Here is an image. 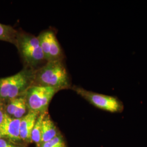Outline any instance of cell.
Masks as SVG:
<instances>
[{
	"label": "cell",
	"mask_w": 147,
	"mask_h": 147,
	"mask_svg": "<svg viewBox=\"0 0 147 147\" xmlns=\"http://www.w3.org/2000/svg\"><path fill=\"white\" fill-rule=\"evenodd\" d=\"M32 86L51 87L58 91L71 88L70 77L63 61H49L35 70Z\"/></svg>",
	"instance_id": "cell-1"
},
{
	"label": "cell",
	"mask_w": 147,
	"mask_h": 147,
	"mask_svg": "<svg viewBox=\"0 0 147 147\" xmlns=\"http://www.w3.org/2000/svg\"><path fill=\"white\" fill-rule=\"evenodd\" d=\"M16 47L23 61L24 67L35 70L47 62L38 37L19 31Z\"/></svg>",
	"instance_id": "cell-2"
},
{
	"label": "cell",
	"mask_w": 147,
	"mask_h": 147,
	"mask_svg": "<svg viewBox=\"0 0 147 147\" xmlns=\"http://www.w3.org/2000/svg\"><path fill=\"white\" fill-rule=\"evenodd\" d=\"M34 70L24 67L14 75L0 79V100H8L24 96L32 86Z\"/></svg>",
	"instance_id": "cell-3"
},
{
	"label": "cell",
	"mask_w": 147,
	"mask_h": 147,
	"mask_svg": "<svg viewBox=\"0 0 147 147\" xmlns=\"http://www.w3.org/2000/svg\"><path fill=\"white\" fill-rule=\"evenodd\" d=\"M57 92L51 87L31 86L24 95L28 110L39 113L47 112L49 103Z\"/></svg>",
	"instance_id": "cell-4"
},
{
	"label": "cell",
	"mask_w": 147,
	"mask_h": 147,
	"mask_svg": "<svg viewBox=\"0 0 147 147\" xmlns=\"http://www.w3.org/2000/svg\"><path fill=\"white\" fill-rule=\"evenodd\" d=\"M71 88L95 107L111 113H118L123 110L124 106L117 97L97 93L84 88L74 86Z\"/></svg>",
	"instance_id": "cell-5"
},
{
	"label": "cell",
	"mask_w": 147,
	"mask_h": 147,
	"mask_svg": "<svg viewBox=\"0 0 147 147\" xmlns=\"http://www.w3.org/2000/svg\"><path fill=\"white\" fill-rule=\"evenodd\" d=\"M21 119H16L8 116L5 113L3 121L0 124L1 136L5 137L16 141L21 140L20 126Z\"/></svg>",
	"instance_id": "cell-6"
},
{
	"label": "cell",
	"mask_w": 147,
	"mask_h": 147,
	"mask_svg": "<svg viewBox=\"0 0 147 147\" xmlns=\"http://www.w3.org/2000/svg\"><path fill=\"white\" fill-rule=\"evenodd\" d=\"M40 113L28 111L27 113L21 119L20 126V137L23 141H31V134L33 129Z\"/></svg>",
	"instance_id": "cell-7"
},
{
	"label": "cell",
	"mask_w": 147,
	"mask_h": 147,
	"mask_svg": "<svg viewBox=\"0 0 147 147\" xmlns=\"http://www.w3.org/2000/svg\"><path fill=\"white\" fill-rule=\"evenodd\" d=\"M27 110L26 100L24 96H22L8 101V104L6 106L5 113L11 117L21 119L26 115Z\"/></svg>",
	"instance_id": "cell-8"
},
{
	"label": "cell",
	"mask_w": 147,
	"mask_h": 147,
	"mask_svg": "<svg viewBox=\"0 0 147 147\" xmlns=\"http://www.w3.org/2000/svg\"><path fill=\"white\" fill-rule=\"evenodd\" d=\"M57 136V129L47 113L42 122L41 143L47 142Z\"/></svg>",
	"instance_id": "cell-9"
},
{
	"label": "cell",
	"mask_w": 147,
	"mask_h": 147,
	"mask_svg": "<svg viewBox=\"0 0 147 147\" xmlns=\"http://www.w3.org/2000/svg\"><path fill=\"white\" fill-rule=\"evenodd\" d=\"M63 53L55 33L53 32L50 40L49 61H63ZM48 61V62H49Z\"/></svg>",
	"instance_id": "cell-10"
},
{
	"label": "cell",
	"mask_w": 147,
	"mask_h": 147,
	"mask_svg": "<svg viewBox=\"0 0 147 147\" xmlns=\"http://www.w3.org/2000/svg\"><path fill=\"white\" fill-rule=\"evenodd\" d=\"M18 31L10 25L0 23V40L16 45Z\"/></svg>",
	"instance_id": "cell-11"
},
{
	"label": "cell",
	"mask_w": 147,
	"mask_h": 147,
	"mask_svg": "<svg viewBox=\"0 0 147 147\" xmlns=\"http://www.w3.org/2000/svg\"><path fill=\"white\" fill-rule=\"evenodd\" d=\"M47 113V112H44L39 114L32 132L31 141L36 143L38 146H40L42 144L41 139L42 122Z\"/></svg>",
	"instance_id": "cell-12"
},
{
	"label": "cell",
	"mask_w": 147,
	"mask_h": 147,
	"mask_svg": "<svg viewBox=\"0 0 147 147\" xmlns=\"http://www.w3.org/2000/svg\"><path fill=\"white\" fill-rule=\"evenodd\" d=\"M40 147H64V144L62 138L56 136L52 140L42 143Z\"/></svg>",
	"instance_id": "cell-13"
},
{
	"label": "cell",
	"mask_w": 147,
	"mask_h": 147,
	"mask_svg": "<svg viewBox=\"0 0 147 147\" xmlns=\"http://www.w3.org/2000/svg\"><path fill=\"white\" fill-rule=\"evenodd\" d=\"M0 147H15L3 139H0Z\"/></svg>",
	"instance_id": "cell-14"
},
{
	"label": "cell",
	"mask_w": 147,
	"mask_h": 147,
	"mask_svg": "<svg viewBox=\"0 0 147 147\" xmlns=\"http://www.w3.org/2000/svg\"><path fill=\"white\" fill-rule=\"evenodd\" d=\"M5 113L3 112L2 106L0 105V124L2 123V122L3 121L4 117H5Z\"/></svg>",
	"instance_id": "cell-15"
},
{
	"label": "cell",
	"mask_w": 147,
	"mask_h": 147,
	"mask_svg": "<svg viewBox=\"0 0 147 147\" xmlns=\"http://www.w3.org/2000/svg\"><path fill=\"white\" fill-rule=\"evenodd\" d=\"M1 135H0V139H1Z\"/></svg>",
	"instance_id": "cell-16"
}]
</instances>
